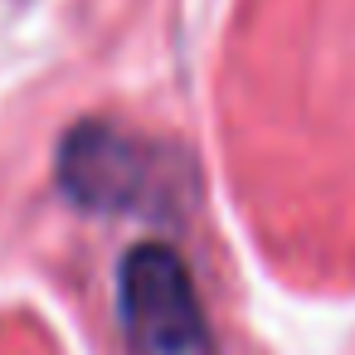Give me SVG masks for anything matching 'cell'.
Segmentation results:
<instances>
[{
	"mask_svg": "<svg viewBox=\"0 0 355 355\" xmlns=\"http://www.w3.org/2000/svg\"><path fill=\"white\" fill-rule=\"evenodd\" d=\"M117 316L137 355H200L209 340L195 277L166 243H137L122 253Z\"/></svg>",
	"mask_w": 355,
	"mask_h": 355,
	"instance_id": "cell-1",
	"label": "cell"
},
{
	"mask_svg": "<svg viewBox=\"0 0 355 355\" xmlns=\"http://www.w3.org/2000/svg\"><path fill=\"white\" fill-rule=\"evenodd\" d=\"M59 185L78 209L127 214L141 209V200L156 190V166L132 137L88 122L73 127L59 146Z\"/></svg>",
	"mask_w": 355,
	"mask_h": 355,
	"instance_id": "cell-2",
	"label": "cell"
}]
</instances>
